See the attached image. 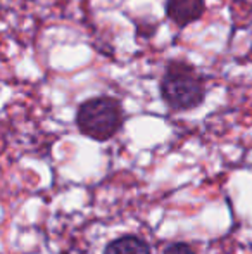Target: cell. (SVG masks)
<instances>
[{
  "label": "cell",
  "mask_w": 252,
  "mask_h": 254,
  "mask_svg": "<svg viewBox=\"0 0 252 254\" xmlns=\"http://www.w3.org/2000/svg\"><path fill=\"white\" fill-rule=\"evenodd\" d=\"M161 97L171 111H190L205 99V80L185 59H169L159 81Z\"/></svg>",
  "instance_id": "cell-1"
},
{
  "label": "cell",
  "mask_w": 252,
  "mask_h": 254,
  "mask_svg": "<svg viewBox=\"0 0 252 254\" xmlns=\"http://www.w3.org/2000/svg\"><path fill=\"white\" fill-rule=\"evenodd\" d=\"M125 123L123 106L111 95L87 99L76 111V127L85 137L97 142L112 138Z\"/></svg>",
  "instance_id": "cell-2"
},
{
  "label": "cell",
  "mask_w": 252,
  "mask_h": 254,
  "mask_svg": "<svg viewBox=\"0 0 252 254\" xmlns=\"http://www.w3.org/2000/svg\"><path fill=\"white\" fill-rule=\"evenodd\" d=\"M205 12V0H166L164 14L178 28H187Z\"/></svg>",
  "instance_id": "cell-3"
},
{
  "label": "cell",
  "mask_w": 252,
  "mask_h": 254,
  "mask_svg": "<svg viewBox=\"0 0 252 254\" xmlns=\"http://www.w3.org/2000/svg\"><path fill=\"white\" fill-rule=\"evenodd\" d=\"M104 254H151V248L137 235H125L107 244Z\"/></svg>",
  "instance_id": "cell-4"
},
{
  "label": "cell",
  "mask_w": 252,
  "mask_h": 254,
  "mask_svg": "<svg viewBox=\"0 0 252 254\" xmlns=\"http://www.w3.org/2000/svg\"><path fill=\"white\" fill-rule=\"evenodd\" d=\"M162 254H195V251L185 242H173L164 249Z\"/></svg>",
  "instance_id": "cell-5"
}]
</instances>
